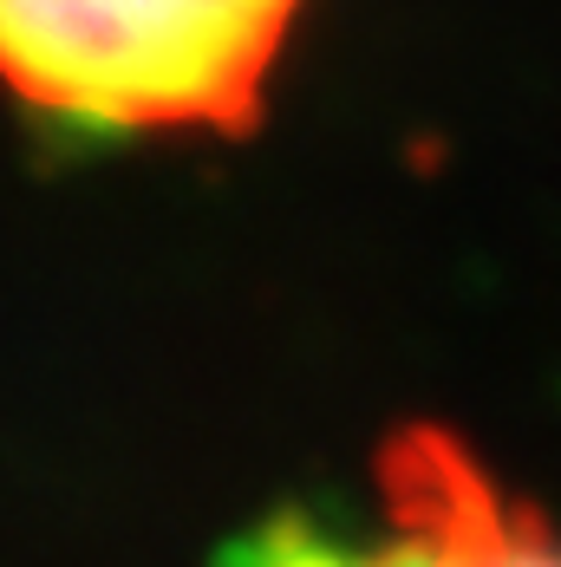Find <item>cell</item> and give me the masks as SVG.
<instances>
[{"label":"cell","instance_id":"6da1fadb","mask_svg":"<svg viewBox=\"0 0 561 567\" xmlns=\"http://www.w3.org/2000/svg\"><path fill=\"white\" fill-rule=\"evenodd\" d=\"M300 0H0V85L99 131H248Z\"/></svg>","mask_w":561,"mask_h":567},{"label":"cell","instance_id":"7a4b0ae2","mask_svg":"<svg viewBox=\"0 0 561 567\" xmlns=\"http://www.w3.org/2000/svg\"><path fill=\"white\" fill-rule=\"evenodd\" d=\"M216 567H561V542L445 444L405 437L379 463L373 522L287 515L228 548Z\"/></svg>","mask_w":561,"mask_h":567}]
</instances>
